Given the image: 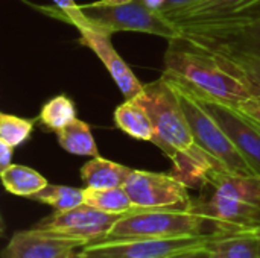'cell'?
<instances>
[{
  "instance_id": "7a4b0ae2",
  "label": "cell",
  "mask_w": 260,
  "mask_h": 258,
  "mask_svg": "<svg viewBox=\"0 0 260 258\" xmlns=\"http://www.w3.org/2000/svg\"><path fill=\"white\" fill-rule=\"evenodd\" d=\"M161 76L186 87L197 96L233 106L259 93L257 87L222 55L181 35L169 40Z\"/></svg>"
},
{
  "instance_id": "5bb4252c",
  "label": "cell",
  "mask_w": 260,
  "mask_h": 258,
  "mask_svg": "<svg viewBox=\"0 0 260 258\" xmlns=\"http://www.w3.org/2000/svg\"><path fill=\"white\" fill-rule=\"evenodd\" d=\"M87 242L55 236L46 231L27 230L15 233L2 258H75V249L85 246Z\"/></svg>"
},
{
  "instance_id": "4316f807",
  "label": "cell",
  "mask_w": 260,
  "mask_h": 258,
  "mask_svg": "<svg viewBox=\"0 0 260 258\" xmlns=\"http://www.w3.org/2000/svg\"><path fill=\"white\" fill-rule=\"evenodd\" d=\"M168 258H213V255H212V251L207 245H201V246H195V248L181 251V252L174 254Z\"/></svg>"
},
{
  "instance_id": "7c38bea8",
  "label": "cell",
  "mask_w": 260,
  "mask_h": 258,
  "mask_svg": "<svg viewBox=\"0 0 260 258\" xmlns=\"http://www.w3.org/2000/svg\"><path fill=\"white\" fill-rule=\"evenodd\" d=\"M78 30H79V43L88 47L102 61V64L108 70L110 76L114 79L123 97L126 100H133L137 96H140L145 90V85L137 79V76L133 73V70L128 67V64L122 59V56L114 49L111 43L113 33L91 23L78 27Z\"/></svg>"
},
{
  "instance_id": "52a82bcc",
  "label": "cell",
  "mask_w": 260,
  "mask_h": 258,
  "mask_svg": "<svg viewBox=\"0 0 260 258\" xmlns=\"http://www.w3.org/2000/svg\"><path fill=\"white\" fill-rule=\"evenodd\" d=\"M166 18L180 32L238 26L260 18V0H201Z\"/></svg>"
},
{
  "instance_id": "e0dca14e",
  "label": "cell",
  "mask_w": 260,
  "mask_h": 258,
  "mask_svg": "<svg viewBox=\"0 0 260 258\" xmlns=\"http://www.w3.org/2000/svg\"><path fill=\"white\" fill-rule=\"evenodd\" d=\"M114 122L119 129L126 132L129 137L142 141H152L154 128L152 122L145 108L133 100H125L114 111Z\"/></svg>"
},
{
  "instance_id": "f1b7e54d",
  "label": "cell",
  "mask_w": 260,
  "mask_h": 258,
  "mask_svg": "<svg viewBox=\"0 0 260 258\" xmlns=\"http://www.w3.org/2000/svg\"><path fill=\"white\" fill-rule=\"evenodd\" d=\"M12 155H14V148L0 141V170L12 164Z\"/></svg>"
},
{
  "instance_id": "1f68e13d",
  "label": "cell",
  "mask_w": 260,
  "mask_h": 258,
  "mask_svg": "<svg viewBox=\"0 0 260 258\" xmlns=\"http://www.w3.org/2000/svg\"><path fill=\"white\" fill-rule=\"evenodd\" d=\"M256 233H257V239H259V258H260V224L256 225Z\"/></svg>"
},
{
  "instance_id": "277c9868",
  "label": "cell",
  "mask_w": 260,
  "mask_h": 258,
  "mask_svg": "<svg viewBox=\"0 0 260 258\" xmlns=\"http://www.w3.org/2000/svg\"><path fill=\"white\" fill-rule=\"evenodd\" d=\"M222 231L215 222L192 210L136 208L123 214L110 231V239H177L210 236Z\"/></svg>"
},
{
  "instance_id": "3957f363",
  "label": "cell",
  "mask_w": 260,
  "mask_h": 258,
  "mask_svg": "<svg viewBox=\"0 0 260 258\" xmlns=\"http://www.w3.org/2000/svg\"><path fill=\"white\" fill-rule=\"evenodd\" d=\"M201 198L190 210L222 231L253 228L260 224V178L213 169L201 186Z\"/></svg>"
},
{
  "instance_id": "d4e9b609",
  "label": "cell",
  "mask_w": 260,
  "mask_h": 258,
  "mask_svg": "<svg viewBox=\"0 0 260 258\" xmlns=\"http://www.w3.org/2000/svg\"><path fill=\"white\" fill-rule=\"evenodd\" d=\"M55 5V11L59 12L58 18L73 24L76 29L85 24H90L88 18L84 15V12L81 11V6L76 5L75 0H52Z\"/></svg>"
},
{
  "instance_id": "7402d4cb",
  "label": "cell",
  "mask_w": 260,
  "mask_h": 258,
  "mask_svg": "<svg viewBox=\"0 0 260 258\" xmlns=\"http://www.w3.org/2000/svg\"><path fill=\"white\" fill-rule=\"evenodd\" d=\"M76 119V108L75 103L64 94L52 97L49 102L44 103L40 113L41 123L49 128L50 131L58 132L70 122Z\"/></svg>"
},
{
  "instance_id": "9c48e42d",
  "label": "cell",
  "mask_w": 260,
  "mask_h": 258,
  "mask_svg": "<svg viewBox=\"0 0 260 258\" xmlns=\"http://www.w3.org/2000/svg\"><path fill=\"white\" fill-rule=\"evenodd\" d=\"M123 187L136 208L190 210L193 202L189 196V187L172 173L133 169Z\"/></svg>"
},
{
  "instance_id": "4dcf8cb0",
  "label": "cell",
  "mask_w": 260,
  "mask_h": 258,
  "mask_svg": "<svg viewBox=\"0 0 260 258\" xmlns=\"http://www.w3.org/2000/svg\"><path fill=\"white\" fill-rule=\"evenodd\" d=\"M107 3H128V2H134V0H104Z\"/></svg>"
},
{
  "instance_id": "4fadbf2b",
  "label": "cell",
  "mask_w": 260,
  "mask_h": 258,
  "mask_svg": "<svg viewBox=\"0 0 260 258\" xmlns=\"http://www.w3.org/2000/svg\"><path fill=\"white\" fill-rule=\"evenodd\" d=\"M180 35L213 52L245 53L260 58V18L238 26L183 30Z\"/></svg>"
},
{
  "instance_id": "30bf717a",
  "label": "cell",
  "mask_w": 260,
  "mask_h": 258,
  "mask_svg": "<svg viewBox=\"0 0 260 258\" xmlns=\"http://www.w3.org/2000/svg\"><path fill=\"white\" fill-rule=\"evenodd\" d=\"M123 214H110L87 204L70 210H55L32 228L61 237L78 239L90 243L102 242Z\"/></svg>"
},
{
  "instance_id": "f546056e",
  "label": "cell",
  "mask_w": 260,
  "mask_h": 258,
  "mask_svg": "<svg viewBox=\"0 0 260 258\" xmlns=\"http://www.w3.org/2000/svg\"><path fill=\"white\" fill-rule=\"evenodd\" d=\"M142 2L154 11H161L166 5V0H142Z\"/></svg>"
},
{
  "instance_id": "d6a6232c",
  "label": "cell",
  "mask_w": 260,
  "mask_h": 258,
  "mask_svg": "<svg viewBox=\"0 0 260 258\" xmlns=\"http://www.w3.org/2000/svg\"><path fill=\"white\" fill-rule=\"evenodd\" d=\"M259 178H260V176H259Z\"/></svg>"
},
{
  "instance_id": "5b68a950",
  "label": "cell",
  "mask_w": 260,
  "mask_h": 258,
  "mask_svg": "<svg viewBox=\"0 0 260 258\" xmlns=\"http://www.w3.org/2000/svg\"><path fill=\"white\" fill-rule=\"evenodd\" d=\"M168 81L172 84V87L175 88V91L178 94L181 108L186 114V119L190 126L195 143L204 152H207L210 157H213L216 161H219L232 173L244 175V176H256L254 172L251 170V167L248 166V163L244 160V157L236 149V146L227 137L224 129L204 109V106L198 102L195 94L192 91H189L186 87H183L171 79H168Z\"/></svg>"
},
{
  "instance_id": "83f0119b",
  "label": "cell",
  "mask_w": 260,
  "mask_h": 258,
  "mask_svg": "<svg viewBox=\"0 0 260 258\" xmlns=\"http://www.w3.org/2000/svg\"><path fill=\"white\" fill-rule=\"evenodd\" d=\"M201 0H166V5L161 11H158L163 17H169L174 12H178L181 9H186Z\"/></svg>"
},
{
  "instance_id": "ba28073f",
  "label": "cell",
  "mask_w": 260,
  "mask_h": 258,
  "mask_svg": "<svg viewBox=\"0 0 260 258\" xmlns=\"http://www.w3.org/2000/svg\"><path fill=\"white\" fill-rule=\"evenodd\" d=\"M210 236L177 239H110L82 246L75 258H168L181 251L207 245Z\"/></svg>"
},
{
  "instance_id": "9a60e30c",
  "label": "cell",
  "mask_w": 260,
  "mask_h": 258,
  "mask_svg": "<svg viewBox=\"0 0 260 258\" xmlns=\"http://www.w3.org/2000/svg\"><path fill=\"white\" fill-rule=\"evenodd\" d=\"M207 246L213 258H259L256 227L219 231L212 236Z\"/></svg>"
},
{
  "instance_id": "2e32d148",
  "label": "cell",
  "mask_w": 260,
  "mask_h": 258,
  "mask_svg": "<svg viewBox=\"0 0 260 258\" xmlns=\"http://www.w3.org/2000/svg\"><path fill=\"white\" fill-rule=\"evenodd\" d=\"M133 169L105 160L102 157H93L81 169V179L87 189H116L123 187Z\"/></svg>"
},
{
  "instance_id": "cb8c5ba5",
  "label": "cell",
  "mask_w": 260,
  "mask_h": 258,
  "mask_svg": "<svg viewBox=\"0 0 260 258\" xmlns=\"http://www.w3.org/2000/svg\"><path fill=\"white\" fill-rule=\"evenodd\" d=\"M216 53L222 55L233 67H236L242 75H245L260 91V58L245 53Z\"/></svg>"
},
{
  "instance_id": "ffe728a7",
  "label": "cell",
  "mask_w": 260,
  "mask_h": 258,
  "mask_svg": "<svg viewBox=\"0 0 260 258\" xmlns=\"http://www.w3.org/2000/svg\"><path fill=\"white\" fill-rule=\"evenodd\" d=\"M84 204L110 214H126L136 210L125 187L116 189H84Z\"/></svg>"
},
{
  "instance_id": "d6986e66",
  "label": "cell",
  "mask_w": 260,
  "mask_h": 258,
  "mask_svg": "<svg viewBox=\"0 0 260 258\" xmlns=\"http://www.w3.org/2000/svg\"><path fill=\"white\" fill-rule=\"evenodd\" d=\"M56 137L59 146L69 154L81 157H99V151L90 126L79 119H75L67 126L59 129Z\"/></svg>"
},
{
  "instance_id": "6da1fadb",
  "label": "cell",
  "mask_w": 260,
  "mask_h": 258,
  "mask_svg": "<svg viewBox=\"0 0 260 258\" xmlns=\"http://www.w3.org/2000/svg\"><path fill=\"white\" fill-rule=\"evenodd\" d=\"M134 100L145 108L152 122L151 143L172 161L171 173L189 189H201L213 169L224 167L195 143L178 94L166 78L161 76L158 81L146 84L143 93Z\"/></svg>"
},
{
  "instance_id": "44dd1931",
  "label": "cell",
  "mask_w": 260,
  "mask_h": 258,
  "mask_svg": "<svg viewBox=\"0 0 260 258\" xmlns=\"http://www.w3.org/2000/svg\"><path fill=\"white\" fill-rule=\"evenodd\" d=\"M84 198V189L47 184L43 190L32 195L29 199L50 205L55 210H70L78 205H82Z\"/></svg>"
},
{
  "instance_id": "484cf974",
  "label": "cell",
  "mask_w": 260,
  "mask_h": 258,
  "mask_svg": "<svg viewBox=\"0 0 260 258\" xmlns=\"http://www.w3.org/2000/svg\"><path fill=\"white\" fill-rule=\"evenodd\" d=\"M238 108L260 123V91L253 94L251 97H248L247 100L241 102L238 105Z\"/></svg>"
},
{
  "instance_id": "8fae6325",
  "label": "cell",
  "mask_w": 260,
  "mask_h": 258,
  "mask_svg": "<svg viewBox=\"0 0 260 258\" xmlns=\"http://www.w3.org/2000/svg\"><path fill=\"white\" fill-rule=\"evenodd\" d=\"M190 91V90H189ZM195 94V93H193ZM204 109L218 122L256 176H260V123L238 106L197 96Z\"/></svg>"
},
{
  "instance_id": "8992f818",
  "label": "cell",
  "mask_w": 260,
  "mask_h": 258,
  "mask_svg": "<svg viewBox=\"0 0 260 258\" xmlns=\"http://www.w3.org/2000/svg\"><path fill=\"white\" fill-rule=\"evenodd\" d=\"M81 11L91 24L110 33L131 30L158 35L166 40L180 36V30L172 21L163 17L158 11L146 6L142 0L128 3H107L99 0L82 5Z\"/></svg>"
},
{
  "instance_id": "ac0fdd59",
  "label": "cell",
  "mask_w": 260,
  "mask_h": 258,
  "mask_svg": "<svg viewBox=\"0 0 260 258\" xmlns=\"http://www.w3.org/2000/svg\"><path fill=\"white\" fill-rule=\"evenodd\" d=\"M0 176L6 192L23 198H30L49 184L41 173L20 164H11L0 170Z\"/></svg>"
},
{
  "instance_id": "603a6c76",
  "label": "cell",
  "mask_w": 260,
  "mask_h": 258,
  "mask_svg": "<svg viewBox=\"0 0 260 258\" xmlns=\"http://www.w3.org/2000/svg\"><path fill=\"white\" fill-rule=\"evenodd\" d=\"M32 120L21 119L12 114H0V141L17 148L23 144L32 134Z\"/></svg>"
}]
</instances>
